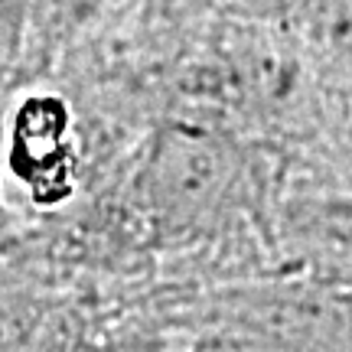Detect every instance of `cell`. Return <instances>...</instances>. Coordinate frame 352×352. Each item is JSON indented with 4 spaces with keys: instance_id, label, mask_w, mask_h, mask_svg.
<instances>
[{
    "instance_id": "cell-1",
    "label": "cell",
    "mask_w": 352,
    "mask_h": 352,
    "mask_svg": "<svg viewBox=\"0 0 352 352\" xmlns=\"http://www.w3.org/2000/svg\"><path fill=\"white\" fill-rule=\"evenodd\" d=\"M329 26L340 43L352 46V0H340V10H336V16H329Z\"/></svg>"
}]
</instances>
